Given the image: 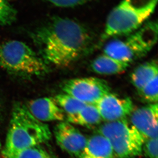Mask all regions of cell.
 <instances>
[{"mask_svg": "<svg viewBox=\"0 0 158 158\" xmlns=\"http://www.w3.org/2000/svg\"><path fill=\"white\" fill-rule=\"evenodd\" d=\"M64 93L73 96L87 104H94L110 93L109 84L96 77L75 78L66 81L62 85Z\"/></svg>", "mask_w": 158, "mask_h": 158, "instance_id": "cell-7", "label": "cell"}, {"mask_svg": "<svg viewBox=\"0 0 158 158\" xmlns=\"http://www.w3.org/2000/svg\"><path fill=\"white\" fill-rule=\"evenodd\" d=\"M54 6L63 8L74 7L85 4L93 0H47Z\"/></svg>", "mask_w": 158, "mask_h": 158, "instance_id": "cell-21", "label": "cell"}, {"mask_svg": "<svg viewBox=\"0 0 158 158\" xmlns=\"http://www.w3.org/2000/svg\"><path fill=\"white\" fill-rule=\"evenodd\" d=\"M130 116V123L145 140L158 138V103L133 110Z\"/></svg>", "mask_w": 158, "mask_h": 158, "instance_id": "cell-10", "label": "cell"}, {"mask_svg": "<svg viewBox=\"0 0 158 158\" xmlns=\"http://www.w3.org/2000/svg\"><path fill=\"white\" fill-rule=\"evenodd\" d=\"M98 133L108 140L116 158H134L142 154L145 140L125 119L105 123L99 127Z\"/></svg>", "mask_w": 158, "mask_h": 158, "instance_id": "cell-6", "label": "cell"}, {"mask_svg": "<svg viewBox=\"0 0 158 158\" xmlns=\"http://www.w3.org/2000/svg\"><path fill=\"white\" fill-rule=\"evenodd\" d=\"M6 158H54L40 145L16 152H2Z\"/></svg>", "mask_w": 158, "mask_h": 158, "instance_id": "cell-17", "label": "cell"}, {"mask_svg": "<svg viewBox=\"0 0 158 158\" xmlns=\"http://www.w3.org/2000/svg\"><path fill=\"white\" fill-rule=\"evenodd\" d=\"M30 113L42 122L64 121V112L57 104L54 98L44 97L30 101L26 105Z\"/></svg>", "mask_w": 158, "mask_h": 158, "instance_id": "cell-11", "label": "cell"}, {"mask_svg": "<svg viewBox=\"0 0 158 158\" xmlns=\"http://www.w3.org/2000/svg\"><path fill=\"white\" fill-rule=\"evenodd\" d=\"M142 152L148 158H158V138L146 139L143 143Z\"/></svg>", "mask_w": 158, "mask_h": 158, "instance_id": "cell-20", "label": "cell"}, {"mask_svg": "<svg viewBox=\"0 0 158 158\" xmlns=\"http://www.w3.org/2000/svg\"><path fill=\"white\" fill-rule=\"evenodd\" d=\"M54 99L64 113L67 114V116L76 114L87 105L73 96L64 93L57 94Z\"/></svg>", "mask_w": 158, "mask_h": 158, "instance_id": "cell-16", "label": "cell"}, {"mask_svg": "<svg viewBox=\"0 0 158 158\" xmlns=\"http://www.w3.org/2000/svg\"><path fill=\"white\" fill-rule=\"evenodd\" d=\"M158 40L156 21H147L124 39L110 41L103 48V54L118 60L131 63L146 55Z\"/></svg>", "mask_w": 158, "mask_h": 158, "instance_id": "cell-4", "label": "cell"}, {"mask_svg": "<svg viewBox=\"0 0 158 158\" xmlns=\"http://www.w3.org/2000/svg\"><path fill=\"white\" fill-rule=\"evenodd\" d=\"M113 149L106 138L99 134L87 140L82 154L78 158H114Z\"/></svg>", "mask_w": 158, "mask_h": 158, "instance_id": "cell-12", "label": "cell"}, {"mask_svg": "<svg viewBox=\"0 0 158 158\" xmlns=\"http://www.w3.org/2000/svg\"><path fill=\"white\" fill-rule=\"evenodd\" d=\"M2 145H1V141H0V149H1Z\"/></svg>", "mask_w": 158, "mask_h": 158, "instance_id": "cell-23", "label": "cell"}, {"mask_svg": "<svg viewBox=\"0 0 158 158\" xmlns=\"http://www.w3.org/2000/svg\"><path fill=\"white\" fill-rule=\"evenodd\" d=\"M158 76L146 83L138 91L142 98L149 104L158 103Z\"/></svg>", "mask_w": 158, "mask_h": 158, "instance_id": "cell-18", "label": "cell"}, {"mask_svg": "<svg viewBox=\"0 0 158 158\" xmlns=\"http://www.w3.org/2000/svg\"><path fill=\"white\" fill-rule=\"evenodd\" d=\"M46 62L24 42L10 40L0 44V66L8 72L30 78L48 72Z\"/></svg>", "mask_w": 158, "mask_h": 158, "instance_id": "cell-5", "label": "cell"}, {"mask_svg": "<svg viewBox=\"0 0 158 158\" xmlns=\"http://www.w3.org/2000/svg\"><path fill=\"white\" fill-rule=\"evenodd\" d=\"M158 73L157 62L152 60L135 69L131 75V81L134 86L139 91L146 83L158 76Z\"/></svg>", "mask_w": 158, "mask_h": 158, "instance_id": "cell-14", "label": "cell"}, {"mask_svg": "<svg viewBox=\"0 0 158 158\" xmlns=\"http://www.w3.org/2000/svg\"><path fill=\"white\" fill-rule=\"evenodd\" d=\"M2 118V108L1 106V104H0V120Z\"/></svg>", "mask_w": 158, "mask_h": 158, "instance_id": "cell-22", "label": "cell"}, {"mask_svg": "<svg viewBox=\"0 0 158 158\" xmlns=\"http://www.w3.org/2000/svg\"><path fill=\"white\" fill-rule=\"evenodd\" d=\"M51 137L49 126L33 116L26 105L18 102L12 108L2 152H16L40 145L49 140Z\"/></svg>", "mask_w": 158, "mask_h": 158, "instance_id": "cell-2", "label": "cell"}, {"mask_svg": "<svg viewBox=\"0 0 158 158\" xmlns=\"http://www.w3.org/2000/svg\"><path fill=\"white\" fill-rule=\"evenodd\" d=\"M130 63L118 60L102 54L94 59L90 65L91 70L102 75H114L121 73L127 70Z\"/></svg>", "mask_w": 158, "mask_h": 158, "instance_id": "cell-13", "label": "cell"}, {"mask_svg": "<svg viewBox=\"0 0 158 158\" xmlns=\"http://www.w3.org/2000/svg\"><path fill=\"white\" fill-rule=\"evenodd\" d=\"M102 119L95 105H85L81 111L75 115L67 116V121L72 124L90 126L98 124Z\"/></svg>", "mask_w": 158, "mask_h": 158, "instance_id": "cell-15", "label": "cell"}, {"mask_svg": "<svg viewBox=\"0 0 158 158\" xmlns=\"http://www.w3.org/2000/svg\"><path fill=\"white\" fill-rule=\"evenodd\" d=\"M46 63L67 67L87 54L94 42L84 24L65 17L54 16L32 34Z\"/></svg>", "mask_w": 158, "mask_h": 158, "instance_id": "cell-1", "label": "cell"}, {"mask_svg": "<svg viewBox=\"0 0 158 158\" xmlns=\"http://www.w3.org/2000/svg\"><path fill=\"white\" fill-rule=\"evenodd\" d=\"M102 120L106 122L125 119L134 110L133 102L129 98H122L109 93L95 104Z\"/></svg>", "mask_w": 158, "mask_h": 158, "instance_id": "cell-9", "label": "cell"}, {"mask_svg": "<svg viewBox=\"0 0 158 158\" xmlns=\"http://www.w3.org/2000/svg\"><path fill=\"white\" fill-rule=\"evenodd\" d=\"M57 144L63 151L72 157L78 158L87 144L85 136L67 121H61L54 129Z\"/></svg>", "mask_w": 158, "mask_h": 158, "instance_id": "cell-8", "label": "cell"}, {"mask_svg": "<svg viewBox=\"0 0 158 158\" xmlns=\"http://www.w3.org/2000/svg\"><path fill=\"white\" fill-rule=\"evenodd\" d=\"M157 3L158 0H122L107 16L102 40L125 36L135 32L152 15Z\"/></svg>", "mask_w": 158, "mask_h": 158, "instance_id": "cell-3", "label": "cell"}, {"mask_svg": "<svg viewBox=\"0 0 158 158\" xmlns=\"http://www.w3.org/2000/svg\"><path fill=\"white\" fill-rule=\"evenodd\" d=\"M17 16V11L8 0H0V26L10 25Z\"/></svg>", "mask_w": 158, "mask_h": 158, "instance_id": "cell-19", "label": "cell"}]
</instances>
